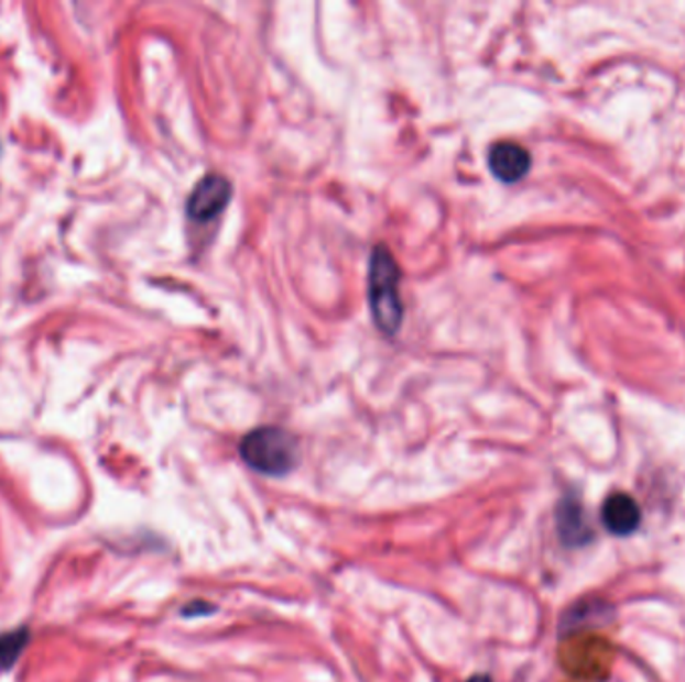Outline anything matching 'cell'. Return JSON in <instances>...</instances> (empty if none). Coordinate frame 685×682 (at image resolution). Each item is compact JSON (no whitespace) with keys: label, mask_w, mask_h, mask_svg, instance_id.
<instances>
[{"label":"cell","mask_w":685,"mask_h":682,"mask_svg":"<svg viewBox=\"0 0 685 682\" xmlns=\"http://www.w3.org/2000/svg\"><path fill=\"white\" fill-rule=\"evenodd\" d=\"M399 280L401 271L393 254L389 253L388 246L379 244L369 261V305L377 327L389 337H393L403 322Z\"/></svg>","instance_id":"1"},{"label":"cell","mask_w":685,"mask_h":682,"mask_svg":"<svg viewBox=\"0 0 685 682\" xmlns=\"http://www.w3.org/2000/svg\"><path fill=\"white\" fill-rule=\"evenodd\" d=\"M239 452L247 466L267 476H283L295 469L298 442L289 430L261 427L244 435Z\"/></svg>","instance_id":"2"},{"label":"cell","mask_w":685,"mask_h":682,"mask_svg":"<svg viewBox=\"0 0 685 682\" xmlns=\"http://www.w3.org/2000/svg\"><path fill=\"white\" fill-rule=\"evenodd\" d=\"M231 195V183L225 176H205L188 197L187 215L197 222L213 220L227 209Z\"/></svg>","instance_id":"3"},{"label":"cell","mask_w":685,"mask_h":682,"mask_svg":"<svg viewBox=\"0 0 685 682\" xmlns=\"http://www.w3.org/2000/svg\"><path fill=\"white\" fill-rule=\"evenodd\" d=\"M489 170L501 183H518L530 173L531 154L528 148L515 143H498L489 151Z\"/></svg>","instance_id":"4"},{"label":"cell","mask_w":685,"mask_h":682,"mask_svg":"<svg viewBox=\"0 0 685 682\" xmlns=\"http://www.w3.org/2000/svg\"><path fill=\"white\" fill-rule=\"evenodd\" d=\"M601 520H604L609 532H613L618 537H628L640 527V505L626 493H613L604 503Z\"/></svg>","instance_id":"5"},{"label":"cell","mask_w":685,"mask_h":682,"mask_svg":"<svg viewBox=\"0 0 685 682\" xmlns=\"http://www.w3.org/2000/svg\"><path fill=\"white\" fill-rule=\"evenodd\" d=\"M29 640L31 635L26 628H17L0 635V671H11L17 660L21 659Z\"/></svg>","instance_id":"6"},{"label":"cell","mask_w":685,"mask_h":682,"mask_svg":"<svg viewBox=\"0 0 685 682\" xmlns=\"http://www.w3.org/2000/svg\"><path fill=\"white\" fill-rule=\"evenodd\" d=\"M557 527L564 540L572 544H577L579 539L586 535V522H584L581 508L577 503H569V501L562 503L557 510Z\"/></svg>","instance_id":"7"},{"label":"cell","mask_w":685,"mask_h":682,"mask_svg":"<svg viewBox=\"0 0 685 682\" xmlns=\"http://www.w3.org/2000/svg\"><path fill=\"white\" fill-rule=\"evenodd\" d=\"M467 682H491V679L486 676V674H476V676H471Z\"/></svg>","instance_id":"8"}]
</instances>
